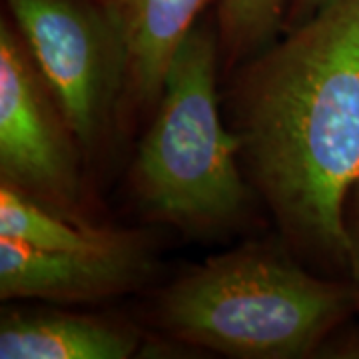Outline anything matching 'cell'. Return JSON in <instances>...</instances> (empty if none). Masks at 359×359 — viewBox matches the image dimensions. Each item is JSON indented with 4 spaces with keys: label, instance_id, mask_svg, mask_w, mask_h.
I'll use <instances>...</instances> for the list:
<instances>
[{
    "label": "cell",
    "instance_id": "12",
    "mask_svg": "<svg viewBox=\"0 0 359 359\" xmlns=\"http://www.w3.org/2000/svg\"><path fill=\"white\" fill-rule=\"evenodd\" d=\"M341 330L344 327H339L335 334L330 335L316 355H323V358H359V330H351V332H341Z\"/></svg>",
    "mask_w": 359,
    "mask_h": 359
},
{
    "label": "cell",
    "instance_id": "13",
    "mask_svg": "<svg viewBox=\"0 0 359 359\" xmlns=\"http://www.w3.org/2000/svg\"><path fill=\"white\" fill-rule=\"evenodd\" d=\"M323 2H325V0H290L283 30H287V28H292V26L304 22L306 18H309L311 14L320 8Z\"/></svg>",
    "mask_w": 359,
    "mask_h": 359
},
{
    "label": "cell",
    "instance_id": "2",
    "mask_svg": "<svg viewBox=\"0 0 359 359\" xmlns=\"http://www.w3.org/2000/svg\"><path fill=\"white\" fill-rule=\"evenodd\" d=\"M359 311L351 280L313 273L278 240L208 257L156 297L160 332L184 346L240 359H299Z\"/></svg>",
    "mask_w": 359,
    "mask_h": 359
},
{
    "label": "cell",
    "instance_id": "9",
    "mask_svg": "<svg viewBox=\"0 0 359 359\" xmlns=\"http://www.w3.org/2000/svg\"><path fill=\"white\" fill-rule=\"evenodd\" d=\"M132 231L94 226L0 182V238L42 250H102L122 244Z\"/></svg>",
    "mask_w": 359,
    "mask_h": 359
},
{
    "label": "cell",
    "instance_id": "5",
    "mask_svg": "<svg viewBox=\"0 0 359 359\" xmlns=\"http://www.w3.org/2000/svg\"><path fill=\"white\" fill-rule=\"evenodd\" d=\"M84 154L39 65L6 18L0 22V176L42 204L78 214Z\"/></svg>",
    "mask_w": 359,
    "mask_h": 359
},
{
    "label": "cell",
    "instance_id": "7",
    "mask_svg": "<svg viewBox=\"0 0 359 359\" xmlns=\"http://www.w3.org/2000/svg\"><path fill=\"white\" fill-rule=\"evenodd\" d=\"M126 56L118 122L154 112L168 66L180 42L200 22L212 0H98Z\"/></svg>",
    "mask_w": 359,
    "mask_h": 359
},
{
    "label": "cell",
    "instance_id": "4",
    "mask_svg": "<svg viewBox=\"0 0 359 359\" xmlns=\"http://www.w3.org/2000/svg\"><path fill=\"white\" fill-rule=\"evenodd\" d=\"M84 156L108 136L124 92L126 56L98 0H4Z\"/></svg>",
    "mask_w": 359,
    "mask_h": 359
},
{
    "label": "cell",
    "instance_id": "11",
    "mask_svg": "<svg viewBox=\"0 0 359 359\" xmlns=\"http://www.w3.org/2000/svg\"><path fill=\"white\" fill-rule=\"evenodd\" d=\"M344 230L347 242V278L359 294V178L353 182L344 205Z\"/></svg>",
    "mask_w": 359,
    "mask_h": 359
},
{
    "label": "cell",
    "instance_id": "10",
    "mask_svg": "<svg viewBox=\"0 0 359 359\" xmlns=\"http://www.w3.org/2000/svg\"><path fill=\"white\" fill-rule=\"evenodd\" d=\"M287 6L290 0H218L216 32L226 74L278 40Z\"/></svg>",
    "mask_w": 359,
    "mask_h": 359
},
{
    "label": "cell",
    "instance_id": "8",
    "mask_svg": "<svg viewBox=\"0 0 359 359\" xmlns=\"http://www.w3.org/2000/svg\"><path fill=\"white\" fill-rule=\"evenodd\" d=\"M140 344L130 323L66 309L11 308L0 320L2 359H128Z\"/></svg>",
    "mask_w": 359,
    "mask_h": 359
},
{
    "label": "cell",
    "instance_id": "6",
    "mask_svg": "<svg viewBox=\"0 0 359 359\" xmlns=\"http://www.w3.org/2000/svg\"><path fill=\"white\" fill-rule=\"evenodd\" d=\"M154 264L146 236L136 230L122 244L102 250H42L0 238V297L96 304L140 290Z\"/></svg>",
    "mask_w": 359,
    "mask_h": 359
},
{
    "label": "cell",
    "instance_id": "3",
    "mask_svg": "<svg viewBox=\"0 0 359 359\" xmlns=\"http://www.w3.org/2000/svg\"><path fill=\"white\" fill-rule=\"evenodd\" d=\"M219 68L218 32L198 22L170 60L128 172L144 218L190 236L238 228L254 192L219 106Z\"/></svg>",
    "mask_w": 359,
    "mask_h": 359
},
{
    "label": "cell",
    "instance_id": "1",
    "mask_svg": "<svg viewBox=\"0 0 359 359\" xmlns=\"http://www.w3.org/2000/svg\"><path fill=\"white\" fill-rule=\"evenodd\" d=\"M230 80L226 120L280 238L306 266L347 278L344 205L359 178V0H325Z\"/></svg>",
    "mask_w": 359,
    "mask_h": 359
}]
</instances>
